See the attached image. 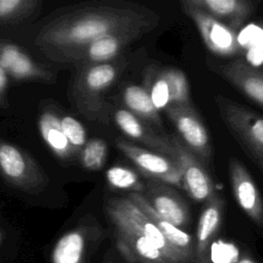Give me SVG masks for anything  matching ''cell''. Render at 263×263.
<instances>
[{
	"mask_svg": "<svg viewBox=\"0 0 263 263\" xmlns=\"http://www.w3.org/2000/svg\"><path fill=\"white\" fill-rule=\"evenodd\" d=\"M158 21L157 13L138 5L102 3L79 7L47 23L35 44L52 61L75 62L86 46L102 37L121 33L144 35Z\"/></svg>",
	"mask_w": 263,
	"mask_h": 263,
	"instance_id": "6da1fadb",
	"label": "cell"
},
{
	"mask_svg": "<svg viewBox=\"0 0 263 263\" xmlns=\"http://www.w3.org/2000/svg\"><path fill=\"white\" fill-rule=\"evenodd\" d=\"M121 68L117 63L85 65L77 75L73 87L77 108L93 119L104 120L108 105L103 100V93L115 82Z\"/></svg>",
	"mask_w": 263,
	"mask_h": 263,
	"instance_id": "7a4b0ae2",
	"label": "cell"
},
{
	"mask_svg": "<svg viewBox=\"0 0 263 263\" xmlns=\"http://www.w3.org/2000/svg\"><path fill=\"white\" fill-rule=\"evenodd\" d=\"M107 213L115 226L141 234L153 242L170 263H187L192 261L188 256L175 248L151 219L128 197L110 199L107 204Z\"/></svg>",
	"mask_w": 263,
	"mask_h": 263,
	"instance_id": "3957f363",
	"label": "cell"
},
{
	"mask_svg": "<svg viewBox=\"0 0 263 263\" xmlns=\"http://www.w3.org/2000/svg\"><path fill=\"white\" fill-rule=\"evenodd\" d=\"M221 117L263 174V117L253 111L216 97Z\"/></svg>",
	"mask_w": 263,
	"mask_h": 263,
	"instance_id": "277c9868",
	"label": "cell"
},
{
	"mask_svg": "<svg viewBox=\"0 0 263 263\" xmlns=\"http://www.w3.org/2000/svg\"><path fill=\"white\" fill-rule=\"evenodd\" d=\"M0 173L11 185L32 193L43 190L48 182L38 163L23 149L0 142Z\"/></svg>",
	"mask_w": 263,
	"mask_h": 263,
	"instance_id": "5b68a950",
	"label": "cell"
},
{
	"mask_svg": "<svg viewBox=\"0 0 263 263\" xmlns=\"http://www.w3.org/2000/svg\"><path fill=\"white\" fill-rule=\"evenodd\" d=\"M164 111L185 142V146L202 163H209L212 145L208 130L195 109L189 104L170 106Z\"/></svg>",
	"mask_w": 263,
	"mask_h": 263,
	"instance_id": "8992f818",
	"label": "cell"
},
{
	"mask_svg": "<svg viewBox=\"0 0 263 263\" xmlns=\"http://www.w3.org/2000/svg\"><path fill=\"white\" fill-rule=\"evenodd\" d=\"M115 145L144 175L168 185L183 187L180 168L172 158L142 148L123 139H116Z\"/></svg>",
	"mask_w": 263,
	"mask_h": 263,
	"instance_id": "52a82bcc",
	"label": "cell"
},
{
	"mask_svg": "<svg viewBox=\"0 0 263 263\" xmlns=\"http://www.w3.org/2000/svg\"><path fill=\"white\" fill-rule=\"evenodd\" d=\"M180 4L182 10L193 21L204 44L213 53L220 57H232L240 52L234 30L204 11L189 5L185 0H182Z\"/></svg>",
	"mask_w": 263,
	"mask_h": 263,
	"instance_id": "ba28073f",
	"label": "cell"
},
{
	"mask_svg": "<svg viewBox=\"0 0 263 263\" xmlns=\"http://www.w3.org/2000/svg\"><path fill=\"white\" fill-rule=\"evenodd\" d=\"M172 141L177 150L176 162L182 176L183 188L196 201H206L215 193V185L203 163L176 137Z\"/></svg>",
	"mask_w": 263,
	"mask_h": 263,
	"instance_id": "9c48e42d",
	"label": "cell"
},
{
	"mask_svg": "<svg viewBox=\"0 0 263 263\" xmlns=\"http://www.w3.org/2000/svg\"><path fill=\"white\" fill-rule=\"evenodd\" d=\"M114 120L119 129L129 139L138 141L150 149L155 150L157 153L165 155L176 161L177 150L172 141V137L156 133L149 124L126 109L116 110Z\"/></svg>",
	"mask_w": 263,
	"mask_h": 263,
	"instance_id": "30bf717a",
	"label": "cell"
},
{
	"mask_svg": "<svg viewBox=\"0 0 263 263\" xmlns=\"http://www.w3.org/2000/svg\"><path fill=\"white\" fill-rule=\"evenodd\" d=\"M0 66L14 79L49 83L55 80L52 72L36 63L23 48L2 39H0Z\"/></svg>",
	"mask_w": 263,
	"mask_h": 263,
	"instance_id": "8fae6325",
	"label": "cell"
},
{
	"mask_svg": "<svg viewBox=\"0 0 263 263\" xmlns=\"http://www.w3.org/2000/svg\"><path fill=\"white\" fill-rule=\"evenodd\" d=\"M148 90L157 111L165 110L170 106L190 104L187 78L178 69L161 70Z\"/></svg>",
	"mask_w": 263,
	"mask_h": 263,
	"instance_id": "7c38bea8",
	"label": "cell"
},
{
	"mask_svg": "<svg viewBox=\"0 0 263 263\" xmlns=\"http://www.w3.org/2000/svg\"><path fill=\"white\" fill-rule=\"evenodd\" d=\"M229 178L235 199L243 212L263 226V201L249 171L237 159L229 160Z\"/></svg>",
	"mask_w": 263,
	"mask_h": 263,
	"instance_id": "4fadbf2b",
	"label": "cell"
},
{
	"mask_svg": "<svg viewBox=\"0 0 263 263\" xmlns=\"http://www.w3.org/2000/svg\"><path fill=\"white\" fill-rule=\"evenodd\" d=\"M224 201L218 193H214L206 201L201 212L196 231V263H210L209 251L212 239L217 233L223 214Z\"/></svg>",
	"mask_w": 263,
	"mask_h": 263,
	"instance_id": "5bb4252c",
	"label": "cell"
},
{
	"mask_svg": "<svg viewBox=\"0 0 263 263\" xmlns=\"http://www.w3.org/2000/svg\"><path fill=\"white\" fill-rule=\"evenodd\" d=\"M189 5L204 11L217 21L231 28L239 29L254 10V4L247 0H185Z\"/></svg>",
	"mask_w": 263,
	"mask_h": 263,
	"instance_id": "9a60e30c",
	"label": "cell"
},
{
	"mask_svg": "<svg viewBox=\"0 0 263 263\" xmlns=\"http://www.w3.org/2000/svg\"><path fill=\"white\" fill-rule=\"evenodd\" d=\"M150 186V199L152 208L165 220L181 228L188 224L189 210L184 199L167 185L152 182Z\"/></svg>",
	"mask_w": 263,
	"mask_h": 263,
	"instance_id": "2e32d148",
	"label": "cell"
},
{
	"mask_svg": "<svg viewBox=\"0 0 263 263\" xmlns=\"http://www.w3.org/2000/svg\"><path fill=\"white\" fill-rule=\"evenodd\" d=\"M143 36L140 33H121L102 37L88 46L76 58L75 62L85 65L103 64L114 60L133 41Z\"/></svg>",
	"mask_w": 263,
	"mask_h": 263,
	"instance_id": "e0dca14e",
	"label": "cell"
},
{
	"mask_svg": "<svg viewBox=\"0 0 263 263\" xmlns=\"http://www.w3.org/2000/svg\"><path fill=\"white\" fill-rule=\"evenodd\" d=\"M118 248L133 262L170 263L161 251L148 238L126 228L115 226Z\"/></svg>",
	"mask_w": 263,
	"mask_h": 263,
	"instance_id": "ac0fdd59",
	"label": "cell"
},
{
	"mask_svg": "<svg viewBox=\"0 0 263 263\" xmlns=\"http://www.w3.org/2000/svg\"><path fill=\"white\" fill-rule=\"evenodd\" d=\"M222 75L253 101L263 106V72L242 60H235L221 69Z\"/></svg>",
	"mask_w": 263,
	"mask_h": 263,
	"instance_id": "d6986e66",
	"label": "cell"
},
{
	"mask_svg": "<svg viewBox=\"0 0 263 263\" xmlns=\"http://www.w3.org/2000/svg\"><path fill=\"white\" fill-rule=\"evenodd\" d=\"M128 198L138 205L150 219L151 221L158 227V229L162 232L165 238L178 250L188 256L191 260L194 257L193 252V242L191 236L183 231L181 228L175 226L164 218H162L150 204L148 199L142 193L130 192L128 194Z\"/></svg>",
	"mask_w": 263,
	"mask_h": 263,
	"instance_id": "ffe728a7",
	"label": "cell"
},
{
	"mask_svg": "<svg viewBox=\"0 0 263 263\" xmlns=\"http://www.w3.org/2000/svg\"><path fill=\"white\" fill-rule=\"evenodd\" d=\"M39 133L47 147L59 157L69 158L75 152V148L66 138L61 118L50 110H44L38 119Z\"/></svg>",
	"mask_w": 263,
	"mask_h": 263,
	"instance_id": "44dd1931",
	"label": "cell"
},
{
	"mask_svg": "<svg viewBox=\"0 0 263 263\" xmlns=\"http://www.w3.org/2000/svg\"><path fill=\"white\" fill-rule=\"evenodd\" d=\"M123 102L127 110L147 124H153L162 129L159 111L154 107L149 90L146 87L130 84L123 89Z\"/></svg>",
	"mask_w": 263,
	"mask_h": 263,
	"instance_id": "7402d4cb",
	"label": "cell"
},
{
	"mask_svg": "<svg viewBox=\"0 0 263 263\" xmlns=\"http://www.w3.org/2000/svg\"><path fill=\"white\" fill-rule=\"evenodd\" d=\"M85 228H76L65 233L52 250V263H83L87 245Z\"/></svg>",
	"mask_w": 263,
	"mask_h": 263,
	"instance_id": "603a6c76",
	"label": "cell"
},
{
	"mask_svg": "<svg viewBox=\"0 0 263 263\" xmlns=\"http://www.w3.org/2000/svg\"><path fill=\"white\" fill-rule=\"evenodd\" d=\"M240 51L253 66H263V27L251 24L237 35Z\"/></svg>",
	"mask_w": 263,
	"mask_h": 263,
	"instance_id": "cb8c5ba5",
	"label": "cell"
},
{
	"mask_svg": "<svg viewBox=\"0 0 263 263\" xmlns=\"http://www.w3.org/2000/svg\"><path fill=\"white\" fill-rule=\"evenodd\" d=\"M36 0H0V22L18 23L29 17L40 8Z\"/></svg>",
	"mask_w": 263,
	"mask_h": 263,
	"instance_id": "d4e9b609",
	"label": "cell"
},
{
	"mask_svg": "<svg viewBox=\"0 0 263 263\" xmlns=\"http://www.w3.org/2000/svg\"><path fill=\"white\" fill-rule=\"evenodd\" d=\"M106 179L108 184L115 189L142 193L145 190L137 173L133 170L120 165H114L107 170Z\"/></svg>",
	"mask_w": 263,
	"mask_h": 263,
	"instance_id": "484cf974",
	"label": "cell"
},
{
	"mask_svg": "<svg viewBox=\"0 0 263 263\" xmlns=\"http://www.w3.org/2000/svg\"><path fill=\"white\" fill-rule=\"evenodd\" d=\"M108 147L104 140L99 138L90 139L81 149V163L90 171H98L103 167L107 158Z\"/></svg>",
	"mask_w": 263,
	"mask_h": 263,
	"instance_id": "4316f807",
	"label": "cell"
},
{
	"mask_svg": "<svg viewBox=\"0 0 263 263\" xmlns=\"http://www.w3.org/2000/svg\"><path fill=\"white\" fill-rule=\"evenodd\" d=\"M210 263H237L239 249L232 242L224 240L212 241L209 251Z\"/></svg>",
	"mask_w": 263,
	"mask_h": 263,
	"instance_id": "83f0119b",
	"label": "cell"
},
{
	"mask_svg": "<svg viewBox=\"0 0 263 263\" xmlns=\"http://www.w3.org/2000/svg\"><path fill=\"white\" fill-rule=\"evenodd\" d=\"M62 129L75 149H82L86 144V130L84 126L76 118L72 116L61 117Z\"/></svg>",
	"mask_w": 263,
	"mask_h": 263,
	"instance_id": "f1b7e54d",
	"label": "cell"
},
{
	"mask_svg": "<svg viewBox=\"0 0 263 263\" xmlns=\"http://www.w3.org/2000/svg\"><path fill=\"white\" fill-rule=\"evenodd\" d=\"M8 84V75L0 66V106L6 105V90Z\"/></svg>",
	"mask_w": 263,
	"mask_h": 263,
	"instance_id": "f546056e",
	"label": "cell"
},
{
	"mask_svg": "<svg viewBox=\"0 0 263 263\" xmlns=\"http://www.w3.org/2000/svg\"><path fill=\"white\" fill-rule=\"evenodd\" d=\"M237 263H259V262H257V261H255V260H253L249 257H243Z\"/></svg>",
	"mask_w": 263,
	"mask_h": 263,
	"instance_id": "4dcf8cb0",
	"label": "cell"
},
{
	"mask_svg": "<svg viewBox=\"0 0 263 263\" xmlns=\"http://www.w3.org/2000/svg\"><path fill=\"white\" fill-rule=\"evenodd\" d=\"M108 263H112V262H108Z\"/></svg>",
	"mask_w": 263,
	"mask_h": 263,
	"instance_id": "1f68e13d",
	"label": "cell"
}]
</instances>
